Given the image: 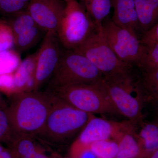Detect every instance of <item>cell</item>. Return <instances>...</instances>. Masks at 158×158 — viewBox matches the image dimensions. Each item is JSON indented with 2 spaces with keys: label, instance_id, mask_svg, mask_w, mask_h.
I'll return each instance as SVG.
<instances>
[{
  "label": "cell",
  "instance_id": "cell-1",
  "mask_svg": "<svg viewBox=\"0 0 158 158\" xmlns=\"http://www.w3.org/2000/svg\"><path fill=\"white\" fill-rule=\"evenodd\" d=\"M12 96L7 110L13 139L21 136L36 137L48 116L52 94L48 90L27 91L14 94Z\"/></svg>",
  "mask_w": 158,
  "mask_h": 158
},
{
  "label": "cell",
  "instance_id": "cell-2",
  "mask_svg": "<svg viewBox=\"0 0 158 158\" xmlns=\"http://www.w3.org/2000/svg\"><path fill=\"white\" fill-rule=\"evenodd\" d=\"M52 94L48 116L36 137L50 142H62L81 131L93 114L81 111Z\"/></svg>",
  "mask_w": 158,
  "mask_h": 158
},
{
  "label": "cell",
  "instance_id": "cell-3",
  "mask_svg": "<svg viewBox=\"0 0 158 158\" xmlns=\"http://www.w3.org/2000/svg\"><path fill=\"white\" fill-rule=\"evenodd\" d=\"M103 81L119 114L139 126L143 123V109L145 103L139 79H135L132 74L131 70L103 77Z\"/></svg>",
  "mask_w": 158,
  "mask_h": 158
},
{
  "label": "cell",
  "instance_id": "cell-4",
  "mask_svg": "<svg viewBox=\"0 0 158 158\" xmlns=\"http://www.w3.org/2000/svg\"><path fill=\"white\" fill-rule=\"evenodd\" d=\"M78 110L90 114L120 115L103 81L91 84L64 86L48 90Z\"/></svg>",
  "mask_w": 158,
  "mask_h": 158
},
{
  "label": "cell",
  "instance_id": "cell-5",
  "mask_svg": "<svg viewBox=\"0 0 158 158\" xmlns=\"http://www.w3.org/2000/svg\"><path fill=\"white\" fill-rule=\"evenodd\" d=\"M103 78L100 72L78 51L64 48L56 68L48 82V90L94 84L100 81Z\"/></svg>",
  "mask_w": 158,
  "mask_h": 158
},
{
  "label": "cell",
  "instance_id": "cell-6",
  "mask_svg": "<svg viewBox=\"0 0 158 158\" xmlns=\"http://www.w3.org/2000/svg\"><path fill=\"white\" fill-rule=\"evenodd\" d=\"M65 8L57 35L65 49L77 48L95 28L94 23L78 0H63Z\"/></svg>",
  "mask_w": 158,
  "mask_h": 158
},
{
  "label": "cell",
  "instance_id": "cell-7",
  "mask_svg": "<svg viewBox=\"0 0 158 158\" xmlns=\"http://www.w3.org/2000/svg\"><path fill=\"white\" fill-rule=\"evenodd\" d=\"M75 49L88 58L103 77L127 72L133 67L116 56L105 38L102 26H95L87 39Z\"/></svg>",
  "mask_w": 158,
  "mask_h": 158
},
{
  "label": "cell",
  "instance_id": "cell-8",
  "mask_svg": "<svg viewBox=\"0 0 158 158\" xmlns=\"http://www.w3.org/2000/svg\"><path fill=\"white\" fill-rule=\"evenodd\" d=\"M102 26L105 38L116 56L126 64L137 66L142 49L138 36L116 25L112 19H105Z\"/></svg>",
  "mask_w": 158,
  "mask_h": 158
},
{
  "label": "cell",
  "instance_id": "cell-9",
  "mask_svg": "<svg viewBox=\"0 0 158 158\" xmlns=\"http://www.w3.org/2000/svg\"><path fill=\"white\" fill-rule=\"evenodd\" d=\"M63 48L56 32H47L37 52L33 91H38L48 82L58 65Z\"/></svg>",
  "mask_w": 158,
  "mask_h": 158
},
{
  "label": "cell",
  "instance_id": "cell-10",
  "mask_svg": "<svg viewBox=\"0 0 158 158\" xmlns=\"http://www.w3.org/2000/svg\"><path fill=\"white\" fill-rule=\"evenodd\" d=\"M64 8L63 0H31L27 10L37 26L46 32L57 33Z\"/></svg>",
  "mask_w": 158,
  "mask_h": 158
},
{
  "label": "cell",
  "instance_id": "cell-11",
  "mask_svg": "<svg viewBox=\"0 0 158 158\" xmlns=\"http://www.w3.org/2000/svg\"><path fill=\"white\" fill-rule=\"evenodd\" d=\"M121 123L92 115L81 131L74 144L73 151L88 147L96 141L111 138L113 140L120 129Z\"/></svg>",
  "mask_w": 158,
  "mask_h": 158
},
{
  "label": "cell",
  "instance_id": "cell-12",
  "mask_svg": "<svg viewBox=\"0 0 158 158\" xmlns=\"http://www.w3.org/2000/svg\"><path fill=\"white\" fill-rule=\"evenodd\" d=\"M138 126L127 120L121 123V127L114 138L118 144V152L115 158H138L141 148L138 138Z\"/></svg>",
  "mask_w": 158,
  "mask_h": 158
},
{
  "label": "cell",
  "instance_id": "cell-13",
  "mask_svg": "<svg viewBox=\"0 0 158 158\" xmlns=\"http://www.w3.org/2000/svg\"><path fill=\"white\" fill-rule=\"evenodd\" d=\"M113 8L112 21L115 24L138 36L141 31L134 0H111Z\"/></svg>",
  "mask_w": 158,
  "mask_h": 158
},
{
  "label": "cell",
  "instance_id": "cell-14",
  "mask_svg": "<svg viewBox=\"0 0 158 158\" xmlns=\"http://www.w3.org/2000/svg\"><path fill=\"white\" fill-rule=\"evenodd\" d=\"M142 34L158 23V0H134Z\"/></svg>",
  "mask_w": 158,
  "mask_h": 158
},
{
  "label": "cell",
  "instance_id": "cell-15",
  "mask_svg": "<svg viewBox=\"0 0 158 158\" xmlns=\"http://www.w3.org/2000/svg\"><path fill=\"white\" fill-rule=\"evenodd\" d=\"M139 127L138 135L141 152L138 158H141L158 150V120L144 121Z\"/></svg>",
  "mask_w": 158,
  "mask_h": 158
},
{
  "label": "cell",
  "instance_id": "cell-16",
  "mask_svg": "<svg viewBox=\"0 0 158 158\" xmlns=\"http://www.w3.org/2000/svg\"><path fill=\"white\" fill-rule=\"evenodd\" d=\"M37 52L27 57L20 63L14 73L15 93L26 91L30 81H34Z\"/></svg>",
  "mask_w": 158,
  "mask_h": 158
},
{
  "label": "cell",
  "instance_id": "cell-17",
  "mask_svg": "<svg viewBox=\"0 0 158 158\" xmlns=\"http://www.w3.org/2000/svg\"><path fill=\"white\" fill-rule=\"evenodd\" d=\"M47 32L36 25L13 37L14 47L17 52H25L35 46L45 36Z\"/></svg>",
  "mask_w": 158,
  "mask_h": 158
},
{
  "label": "cell",
  "instance_id": "cell-18",
  "mask_svg": "<svg viewBox=\"0 0 158 158\" xmlns=\"http://www.w3.org/2000/svg\"><path fill=\"white\" fill-rule=\"evenodd\" d=\"M87 13L97 27L102 26L103 22L110 14L111 0H84Z\"/></svg>",
  "mask_w": 158,
  "mask_h": 158
},
{
  "label": "cell",
  "instance_id": "cell-19",
  "mask_svg": "<svg viewBox=\"0 0 158 158\" xmlns=\"http://www.w3.org/2000/svg\"><path fill=\"white\" fill-rule=\"evenodd\" d=\"M141 44L142 52L137 67L142 73L157 69L158 43H144Z\"/></svg>",
  "mask_w": 158,
  "mask_h": 158
},
{
  "label": "cell",
  "instance_id": "cell-20",
  "mask_svg": "<svg viewBox=\"0 0 158 158\" xmlns=\"http://www.w3.org/2000/svg\"><path fill=\"white\" fill-rule=\"evenodd\" d=\"M139 80L144 103L147 104L158 97V69L142 73Z\"/></svg>",
  "mask_w": 158,
  "mask_h": 158
},
{
  "label": "cell",
  "instance_id": "cell-21",
  "mask_svg": "<svg viewBox=\"0 0 158 158\" xmlns=\"http://www.w3.org/2000/svg\"><path fill=\"white\" fill-rule=\"evenodd\" d=\"M6 17V21L12 31L13 37L37 25L27 10Z\"/></svg>",
  "mask_w": 158,
  "mask_h": 158
},
{
  "label": "cell",
  "instance_id": "cell-22",
  "mask_svg": "<svg viewBox=\"0 0 158 158\" xmlns=\"http://www.w3.org/2000/svg\"><path fill=\"white\" fill-rule=\"evenodd\" d=\"M89 148L98 158H115L118 152V144L113 139L96 141Z\"/></svg>",
  "mask_w": 158,
  "mask_h": 158
},
{
  "label": "cell",
  "instance_id": "cell-23",
  "mask_svg": "<svg viewBox=\"0 0 158 158\" xmlns=\"http://www.w3.org/2000/svg\"><path fill=\"white\" fill-rule=\"evenodd\" d=\"M33 138L21 136L15 138L9 144L16 158H22L37 151Z\"/></svg>",
  "mask_w": 158,
  "mask_h": 158
},
{
  "label": "cell",
  "instance_id": "cell-24",
  "mask_svg": "<svg viewBox=\"0 0 158 158\" xmlns=\"http://www.w3.org/2000/svg\"><path fill=\"white\" fill-rule=\"evenodd\" d=\"M12 139L7 106L0 98V142L10 143Z\"/></svg>",
  "mask_w": 158,
  "mask_h": 158
},
{
  "label": "cell",
  "instance_id": "cell-25",
  "mask_svg": "<svg viewBox=\"0 0 158 158\" xmlns=\"http://www.w3.org/2000/svg\"><path fill=\"white\" fill-rule=\"evenodd\" d=\"M16 54L9 50L0 52V75L13 73L19 65Z\"/></svg>",
  "mask_w": 158,
  "mask_h": 158
},
{
  "label": "cell",
  "instance_id": "cell-26",
  "mask_svg": "<svg viewBox=\"0 0 158 158\" xmlns=\"http://www.w3.org/2000/svg\"><path fill=\"white\" fill-rule=\"evenodd\" d=\"M31 0H0V14L5 17L27 10Z\"/></svg>",
  "mask_w": 158,
  "mask_h": 158
},
{
  "label": "cell",
  "instance_id": "cell-27",
  "mask_svg": "<svg viewBox=\"0 0 158 158\" xmlns=\"http://www.w3.org/2000/svg\"><path fill=\"white\" fill-rule=\"evenodd\" d=\"M14 46L13 34L6 20H0V52L9 50Z\"/></svg>",
  "mask_w": 158,
  "mask_h": 158
},
{
  "label": "cell",
  "instance_id": "cell-28",
  "mask_svg": "<svg viewBox=\"0 0 158 158\" xmlns=\"http://www.w3.org/2000/svg\"><path fill=\"white\" fill-rule=\"evenodd\" d=\"M0 90L8 95L15 93L14 73L0 75Z\"/></svg>",
  "mask_w": 158,
  "mask_h": 158
},
{
  "label": "cell",
  "instance_id": "cell-29",
  "mask_svg": "<svg viewBox=\"0 0 158 158\" xmlns=\"http://www.w3.org/2000/svg\"><path fill=\"white\" fill-rule=\"evenodd\" d=\"M140 40L141 43H158V23L152 28L141 34Z\"/></svg>",
  "mask_w": 158,
  "mask_h": 158
},
{
  "label": "cell",
  "instance_id": "cell-30",
  "mask_svg": "<svg viewBox=\"0 0 158 158\" xmlns=\"http://www.w3.org/2000/svg\"><path fill=\"white\" fill-rule=\"evenodd\" d=\"M73 153L75 158H98L89 147L74 151Z\"/></svg>",
  "mask_w": 158,
  "mask_h": 158
},
{
  "label": "cell",
  "instance_id": "cell-31",
  "mask_svg": "<svg viewBox=\"0 0 158 158\" xmlns=\"http://www.w3.org/2000/svg\"><path fill=\"white\" fill-rule=\"evenodd\" d=\"M147 104L151 106L155 114L154 119L158 120V97L149 102Z\"/></svg>",
  "mask_w": 158,
  "mask_h": 158
},
{
  "label": "cell",
  "instance_id": "cell-32",
  "mask_svg": "<svg viewBox=\"0 0 158 158\" xmlns=\"http://www.w3.org/2000/svg\"><path fill=\"white\" fill-rule=\"evenodd\" d=\"M0 158H16L10 149L5 148L0 152Z\"/></svg>",
  "mask_w": 158,
  "mask_h": 158
},
{
  "label": "cell",
  "instance_id": "cell-33",
  "mask_svg": "<svg viewBox=\"0 0 158 158\" xmlns=\"http://www.w3.org/2000/svg\"><path fill=\"white\" fill-rule=\"evenodd\" d=\"M141 158H158V150Z\"/></svg>",
  "mask_w": 158,
  "mask_h": 158
},
{
  "label": "cell",
  "instance_id": "cell-34",
  "mask_svg": "<svg viewBox=\"0 0 158 158\" xmlns=\"http://www.w3.org/2000/svg\"><path fill=\"white\" fill-rule=\"evenodd\" d=\"M35 158H48L44 155L42 153L37 151V153H36V156Z\"/></svg>",
  "mask_w": 158,
  "mask_h": 158
},
{
  "label": "cell",
  "instance_id": "cell-35",
  "mask_svg": "<svg viewBox=\"0 0 158 158\" xmlns=\"http://www.w3.org/2000/svg\"><path fill=\"white\" fill-rule=\"evenodd\" d=\"M37 151V150L36 151L32 153L31 154L25 156L23 157L22 158H35Z\"/></svg>",
  "mask_w": 158,
  "mask_h": 158
},
{
  "label": "cell",
  "instance_id": "cell-36",
  "mask_svg": "<svg viewBox=\"0 0 158 158\" xmlns=\"http://www.w3.org/2000/svg\"><path fill=\"white\" fill-rule=\"evenodd\" d=\"M5 149V148L3 147L2 145L1 144H0V152H1L3 150H4Z\"/></svg>",
  "mask_w": 158,
  "mask_h": 158
}]
</instances>
